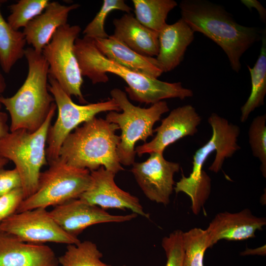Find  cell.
Segmentation results:
<instances>
[{
	"label": "cell",
	"mask_w": 266,
	"mask_h": 266,
	"mask_svg": "<svg viewBox=\"0 0 266 266\" xmlns=\"http://www.w3.org/2000/svg\"><path fill=\"white\" fill-rule=\"evenodd\" d=\"M8 116L4 112L0 111V138L7 135L10 131L7 124Z\"/></svg>",
	"instance_id": "cell-34"
},
{
	"label": "cell",
	"mask_w": 266,
	"mask_h": 266,
	"mask_svg": "<svg viewBox=\"0 0 266 266\" xmlns=\"http://www.w3.org/2000/svg\"><path fill=\"white\" fill-rule=\"evenodd\" d=\"M181 18L195 32L219 45L228 57L232 69H241L242 55L261 40L263 31L237 23L221 5L206 0H183L179 4Z\"/></svg>",
	"instance_id": "cell-2"
},
{
	"label": "cell",
	"mask_w": 266,
	"mask_h": 266,
	"mask_svg": "<svg viewBox=\"0 0 266 266\" xmlns=\"http://www.w3.org/2000/svg\"><path fill=\"white\" fill-rule=\"evenodd\" d=\"M80 5L61 4L50 2L43 12L35 17L24 28L23 33L26 42L32 45L37 53H42L56 31L67 24L69 13Z\"/></svg>",
	"instance_id": "cell-18"
},
{
	"label": "cell",
	"mask_w": 266,
	"mask_h": 266,
	"mask_svg": "<svg viewBox=\"0 0 266 266\" xmlns=\"http://www.w3.org/2000/svg\"><path fill=\"white\" fill-rule=\"evenodd\" d=\"M262 45L258 58L253 67L247 66L251 75L249 97L241 107V122H245L255 109L264 104L266 94V30H263Z\"/></svg>",
	"instance_id": "cell-22"
},
{
	"label": "cell",
	"mask_w": 266,
	"mask_h": 266,
	"mask_svg": "<svg viewBox=\"0 0 266 266\" xmlns=\"http://www.w3.org/2000/svg\"><path fill=\"white\" fill-rule=\"evenodd\" d=\"M0 1V65L8 73L15 63L24 56L26 41L23 32L13 30L3 18Z\"/></svg>",
	"instance_id": "cell-23"
},
{
	"label": "cell",
	"mask_w": 266,
	"mask_h": 266,
	"mask_svg": "<svg viewBox=\"0 0 266 266\" xmlns=\"http://www.w3.org/2000/svg\"><path fill=\"white\" fill-rule=\"evenodd\" d=\"M115 10L129 13L132 8L124 0H104L99 11L83 30L84 37L93 39L107 38L109 35L104 29L105 21L108 15Z\"/></svg>",
	"instance_id": "cell-28"
},
{
	"label": "cell",
	"mask_w": 266,
	"mask_h": 266,
	"mask_svg": "<svg viewBox=\"0 0 266 266\" xmlns=\"http://www.w3.org/2000/svg\"><path fill=\"white\" fill-rule=\"evenodd\" d=\"M123 266H126V265H123Z\"/></svg>",
	"instance_id": "cell-38"
},
{
	"label": "cell",
	"mask_w": 266,
	"mask_h": 266,
	"mask_svg": "<svg viewBox=\"0 0 266 266\" xmlns=\"http://www.w3.org/2000/svg\"><path fill=\"white\" fill-rule=\"evenodd\" d=\"M115 38L137 53L146 56H157L159 53L158 33L140 23L131 13L113 21Z\"/></svg>",
	"instance_id": "cell-21"
},
{
	"label": "cell",
	"mask_w": 266,
	"mask_h": 266,
	"mask_svg": "<svg viewBox=\"0 0 266 266\" xmlns=\"http://www.w3.org/2000/svg\"></svg>",
	"instance_id": "cell-39"
},
{
	"label": "cell",
	"mask_w": 266,
	"mask_h": 266,
	"mask_svg": "<svg viewBox=\"0 0 266 266\" xmlns=\"http://www.w3.org/2000/svg\"><path fill=\"white\" fill-rule=\"evenodd\" d=\"M194 33L182 18L172 24H166L159 32V50L156 59L163 72L179 65L194 39Z\"/></svg>",
	"instance_id": "cell-19"
},
{
	"label": "cell",
	"mask_w": 266,
	"mask_h": 266,
	"mask_svg": "<svg viewBox=\"0 0 266 266\" xmlns=\"http://www.w3.org/2000/svg\"><path fill=\"white\" fill-rule=\"evenodd\" d=\"M90 173V186L79 199L104 210L128 209L137 215L149 218V214L144 211L138 198L116 185L114 180L115 173L102 166Z\"/></svg>",
	"instance_id": "cell-14"
},
{
	"label": "cell",
	"mask_w": 266,
	"mask_h": 266,
	"mask_svg": "<svg viewBox=\"0 0 266 266\" xmlns=\"http://www.w3.org/2000/svg\"><path fill=\"white\" fill-rule=\"evenodd\" d=\"M74 52L82 76L94 84L107 82V73L114 74L127 84L126 93L130 99L145 104H154L163 100H184L193 96V92L182 86L180 82L169 83L131 70L103 56L96 46L94 39L77 38Z\"/></svg>",
	"instance_id": "cell-1"
},
{
	"label": "cell",
	"mask_w": 266,
	"mask_h": 266,
	"mask_svg": "<svg viewBox=\"0 0 266 266\" xmlns=\"http://www.w3.org/2000/svg\"><path fill=\"white\" fill-rule=\"evenodd\" d=\"M0 231L31 243L54 242L69 245L80 241L78 237L64 231L43 208L15 213L0 224Z\"/></svg>",
	"instance_id": "cell-11"
},
{
	"label": "cell",
	"mask_w": 266,
	"mask_h": 266,
	"mask_svg": "<svg viewBox=\"0 0 266 266\" xmlns=\"http://www.w3.org/2000/svg\"><path fill=\"white\" fill-rule=\"evenodd\" d=\"M182 233L181 230H176L163 238L162 246L167 258L165 266H184Z\"/></svg>",
	"instance_id": "cell-30"
},
{
	"label": "cell",
	"mask_w": 266,
	"mask_h": 266,
	"mask_svg": "<svg viewBox=\"0 0 266 266\" xmlns=\"http://www.w3.org/2000/svg\"><path fill=\"white\" fill-rule=\"evenodd\" d=\"M201 121V117L192 105L177 107L154 130L156 134L150 142L136 148V154L140 157L146 153H163L168 145L184 137L197 133Z\"/></svg>",
	"instance_id": "cell-15"
},
{
	"label": "cell",
	"mask_w": 266,
	"mask_h": 266,
	"mask_svg": "<svg viewBox=\"0 0 266 266\" xmlns=\"http://www.w3.org/2000/svg\"><path fill=\"white\" fill-rule=\"evenodd\" d=\"M145 161L134 163L131 169L138 186L151 201L167 205L174 189L178 163L167 161L163 153H152Z\"/></svg>",
	"instance_id": "cell-12"
},
{
	"label": "cell",
	"mask_w": 266,
	"mask_h": 266,
	"mask_svg": "<svg viewBox=\"0 0 266 266\" xmlns=\"http://www.w3.org/2000/svg\"><path fill=\"white\" fill-rule=\"evenodd\" d=\"M56 109L55 102L45 121L36 131L18 130L9 132L0 139V157L15 164L21 178L24 199L36 191L41 168L48 163L46 143Z\"/></svg>",
	"instance_id": "cell-6"
},
{
	"label": "cell",
	"mask_w": 266,
	"mask_h": 266,
	"mask_svg": "<svg viewBox=\"0 0 266 266\" xmlns=\"http://www.w3.org/2000/svg\"><path fill=\"white\" fill-rule=\"evenodd\" d=\"M182 243L184 266H203L205 251L210 248L209 235L206 230L194 228L183 232Z\"/></svg>",
	"instance_id": "cell-26"
},
{
	"label": "cell",
	"mask_w": 266,
	"mask_h": 266,
	"mask_svg": "<svg viewBox=\"0 0 266 266\" xmlns=\"http://www.w3.org/2000/svg\"><path fill=\"white\" fill-rule=\"evenodd\" d=\"M8 160L5 158L0 157V169L3 168V167L8 163Z\"/></svg>",
	"instance_id": "cell-37"
},
{
	"label": "cell",
	"mask_w": 266,
	"mask_h": 266,
	"mask_svg": "<svg viewBox=\"0 0 266 266\" xmlns=\"http://www.w3.org/2000/svg\"><path fill=\"white\" fill-rule=\"evenodd\" d=\"M54 251L42 244L25 242L0 231V266H58Z\"/></svg>",
	"instance_id": "cell-16"
},
{
	"label": "cell",
	"mask_w": 266,
	"mask_h": 266,
	"mask_svg": "<svg viewBox=\"0 0 266 266\" xmlns=\"http://www.w3.org/2000/svg\"><path fill=\"white\" fill-rule=\"evenodd\" d=\"M94 41L106 58L131 70L156 78L163 73L155 58L137 53L112 35Z\"/></svg>",
	"instance_id": "cell-20"
},
{
	"label": "cell",
	"mask_w": 266,
	"mask_h": 266,
	"mask_svg": "<svg viewBox=\"0 0 266 266\" xmlns=\"http://www.w3.org/2000/svg\"><path fill=\"white\" fill-rule=\"evenodd\" d=\"M24 56L28 64L26 80L13 96H1L0 99L10 115V132L36 131L45 121L55 103L48 87L49 66L42 54L30 47L25 49Z\"/></svg>",
	"instance_id": "cell-4"
},
{
	"label": "cell",
	"mask_w": 266,
	"mask_h": 266,
	"mask_svg": "<svg viewBox=\"0 0 266 266\" xmlns=\"http://www.w3.org/2000/svg\"><path fill=\"white\" fill-rule=\"evenodd\" d=\"M110 95L122 112L109 111L105 119L118 125L121 130L117 156L121 165L131 166L134 163L135 143L139 140L146 142L147 138L153 135L154 124L169 111V107L164 100L148 108L135 106L129 100L127 93L118 88L113 89Z\"/></svg>",
	"instance_id": "cell-7"
},
{
	"label": "cell",
	"mask_w": 266,
	"mask_h": 266,
	"mask_svg": "<svg viewBox=\"0 0 266 266\" xmlns=\"http://www.w3.org/2000/svg\"><path fill=\"white\" fill-rule=\"evenodd\" d=\"M6 83L5 79L0 71V99L1 97V94L4 91L6 88ZM1 107V104L0 102V110Z\"/></svg>",
	"instance_id": "cell-36"
},
{
	"label": "cell",
	"mask_w": 266,
	"mask_h": 266,
	"mask_svg": "<svg viewBox=\"0 0 266 266\" xmlns=\"http://www.w3.org/2000/svg\"><path fill=\"white\" fill-rule=\"evenodd\" d=\"M22 188L21 180L16 168L0 169V197L12 190Z\"/></svg>",
	"instance_id": "cell-32"
},
{
	"label": "cell",
	"mask_w": 266,
	"mask_h": 266,
	"mask_svg": "<svg viewBox=\"0 0 266 266\" xmlns=\"http://www.w3.org/2000/svg\"><path fill=\"white\" fill-rule=\"evenodd\" d=\"M119 128L106 119L96 117L75 129L64 140L59 158L67 165L90 171L100 166L116 174L124 170L117 154Z\"/></svg>",
	"instance_id": "cell-3"
},
{
	"label": "cell",
	"mask_w": 266,
	"mask_h": 266,
	"mask_svg": "<svg viewBox=\"0 0 266 266\" xmlns=\"http://www.w3.org/2000/svg\"><path fill=\"white\" fill-rule=\"evenodd\" d=\"M49 214L58 225L67 234L77 237L88 227L106 223H122L134 219V213L112 215L105 210L80 199L56 205Z\"/></svg>",
	"instance_id": "cell-13"
},
{
	"label": "cell",
	"mask_w": 266,
	"mask_h": 266,
	"mask_svg": "<svg viewBox=\"0 0 266 266\" xmlns=\"http://www.w3.org/2000/svg\"><path fill=\"white\" fill-rule=\"evenodd\" d=\"M102 254L91 241L67 245L64 254L58 258L61 266H111L102 262Z\"/></svg>",
	"instance_id": "cell-25"
},
{
	"label": "cell",
	"mask_w": 266,
	"mask_h": 266,
	"mask_svg": "<svg viewBox=\"0 0 266 266\" xmlns=\"http://www.w3.org/2000/svg\"><path fill=\"white\" fill-rule=\"evenodd\" d=\"M81 31L78 25L66 24L59 27L42 54L49 66L48 76L56 80L68 95L86 104L81 92L83 76L74 52V43Z\"/></svg>",
	"instance_id": "cell-10"
},
{
	"label": "cell",
	"mask_w": 266,
	"mask_h": 266,
	"mask_svg": "<svg viewBox=\"0 0 266 266\" xmlns=\"http://www.w3.org/2000/svg\"><path fill=\"white\" fill-rule=\"evenodd\" d=\"M266 224L264 217L254 215L248 209L236 213H218L206 231L211 247L219 240H242L255 237V233Z\"/></svg>",
	"instance_id": "cell-17"
},
{
	"label": "cell",
	"mask_w": 266,
	"mask_h": 266,
	"mask_svg": "<svg viewBox=\"0 0 266 266\" xmlns=\"http://www.w3.org/2000/svg\"><path fill=\"white\" fill-rule=\"evenodd\" d=\"M132 2L136 20L158 33L166 24L169 12L177 5L174 0H133Z\"/></svg>",
	"instance_id": "cell-24"
},
{
	"label": "cell",
	"mask_w": 266,
	"mask_h": 266,
	"mask_svg": "<svg viewBox=\"0 0 266 266\" xmlns=\"http://www.w3.org/2000/svg\"><path fill=\"white\" fill-rule=\"evenodd\" d=\"M241 1L249 9H251L252 7L256 8L260 15L262 21L266 23V10L260 2L256 0H242Z\"/></svg>",
	"instance_id": "cell-33"
},
{
	"label": "cell",
	"mask_w": 266,
	"mask_h": 266,
	"mask_svg": "<svg viewBox=\"0 0 266 266\" xmlns=\"http://www.w3.org/2000/svg\"><path fill=\"white\" fill-rule=\"evenodd\" d=\"M254 251L252 249H247L242 253V255L257 254V255H265L266 254V246H263L262 247L258 248Z\"/></svg>",
	"instance_id": "cell-35"
},
{
	"label": "cell",
	"mask_w": 266,
	"mask_h": 266,
	"mask_svg": "<svg viewBox=\"0 0 266 266\" xmlns=\"http://www.w3.org/2000/svg\"><path fill=\"white\" fill-rule=\"evenodd\" d=\"M49 2L48 0H20L9 6L10 14L7 21L13 30L18 31L41 14Z\"/></svg>",
	"instance_id": "cell-27"
},
{
	"label": "cell",
	"mask_w": 266,
	"mask_h": 266,
	"mask_svg": "<svg viewBox=\"0 0 266 266\" xmlns=\"http://www.w3.org/2000/svg\"><path fill=\"white\" fill-rule=\"evenodd\" d=\"M266 114L255 117L251 122L248 132V142L253 155L261 163V170L266 177Z\"/></svg>",
	"instance_id": "cell-29"
},
{
	"label": "cell",
	"mask_w": 266,
	"mask_h": 266,
	"mask_svg": "<svg viewBox=\"0 0 266 266\" xmlns=\"http://www.w3.org/2000/svg\"><path fill=\"white\" fill-rule=\"evenodd\" d=\"M48 90L55 100L58 114L53 126H50L47 135L46 155L48 162L59 157L62 144L72 131L101 112L121 109L113 99L84 105L75 103L57 81L48 76Z\"/></svg>",
	"instance_id": "cell-9"
},
{
	"label": "cell",
	"mask_w": 266,
	"mask_h": 266,
	"mask_svg": "<svg viewBox=\"0 0 266 266\" xmlns=\"http://www.w3.org/2000/svg\"><path fill=\"white\" fill-rule=\"evenodd\" d=\"M48 163L49 168L40 173L36 191L23 200L17 212L46 209L79 199L90 186L92 178L88 169L69 166L59 158Z\"/></svg>",
	"instance_id": "cell-8"
},
{
	"label": "cell",
	"mask_w": 266,
	"mask_h": 266,
	"mask_svg": "<svg viewBox=\"0 0 266 266\" xmlns=\"http://www.w3.org/2000/svg\"><path fill=\"white\" fill-rule=\"evenodd\" d=\"M208 122L212 130L210 139L195 152L192 170L189 176L186 177L183 175L174 187L176 193L183 192L187 194L194 206H199L206 201L210 192V178L202 169L209 156L215 151L214 160L208 169L218 173L222 169L225 160L232 157L241 148L237 143L240 133L237 125L216 113H211Z\"/></svg>",
	"instance_id": "cell-5"
},
{
	"label": "cell",
	"mask_w": 266,
	"mask_h": 266,
	"mask_svg": "<svg viewBox=\"0 0 266 266\" xmlns=\"http://www.w3.org/2000/svg\"><path fill=\"white\" fill-rule=\"evenodd\" d=\"M24 199L22 188L15 189L0 197V224L4 220L17 212Z\"/></svg>",
	"instance_id": "cell-31"
}]
</instances>
